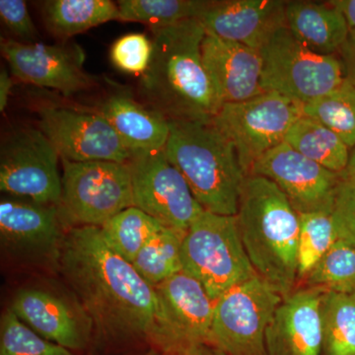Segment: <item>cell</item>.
Instances as JSON below:
<instances>
[{"mask_svg": "<svg viewBox=\"0 0 355 355\" xmlns=\"http://www.w3.org/2000/svg\"><path fill=\"white\" fill-rule=\"evenodd\" d=\"M0 17L9 32L22 43H37L39 33L24 0H0Z\"/></svg>", "mask_w": 355, "mask_h": 355, "instance_id": "obj_35", "label": "cell"}, {"mask_svg": "<svg viewBox=\"0 0 355 355\" xmlns=\"http://www.w3.org/2000/svg\"><path fill=\"white\" fill-rule=\"evenodd\" d=\"M323 355H355V295L322 291Z\"/></svg>", "mask_w": 355, "mask_h": 355, "instance_id": "obj_25", "label": "cell"}, {"mask_svg": "<svg viewBox=\"0 0 355 355\" xmlns=\"http://www.w3.org/2000/svg\"><path fill=\"white\" fill-rule=\"evenodd\" d=\"M13 85V76L9 74L6 69H1L0 72V112L1 113L6 111Z\"/></svg>", "mask_w": 355, "mask_h": 355, "instance_id": "obj_38", "label": "cell"}, {"mask_svg": "<svg viewBox=\"0 0 355 355\" xmlns=\"http://www.w3.org/2000/svg\"><path fill=\"white\" fill-rule=\"evenodd\" d=\"M294 150L331 172L343 174L349 161V147L338 135L319 121L303 116L294 123L286 137Z\"/></svg>", "mask_w": 355, "mask_h": 355, "instance_id": "obj_24", "label": "cell"}, {"mask_svg": "<svg viewBox=\"0 0 355 355\" xmlns=\"http://www.w3.org/2000/svg\"><path fill=\"white\" fill-rule=\"evenodd\" d=\"M202 53L222 105L247 101L265 92L261 84L260 51L207 35Z\"/></svg>", "mask_w": 355, "mask_h": 355, "instance_id": "obj_19", "label": "cell"}, {"mask_svg": "<svg viewBox=\"0 0 355 355\" xmlns=\"http://www.w3.org/2000/svg\"><path fill=\"white\" fill-rule=\"evenodd\" d=\"M328 2L342 14L349 31L355 30V0H331Z\"/></svg>", "mask_w": 355, "mask_h": 355, "instance_id": "obj_37", "label": "cell"}, {"mask_svg": "<svg viewBox=\"0 0 355 355\" xmlns=\"http://www.w3.org/2000/svg\"><path fill=\"white\" fill-rule=\"evenodd\" d=\"M67 232L58 205L17 197L0 202L2 248L20 260L58 270Z\"/></svg>", "mask_w": 355, "mask_h": 355, "instance_id": "obj_13", "label": "cell"}, {"mask_svg": "<svg viewBox=\"0 0 355 355\" xmlns=\"http://www.w3.org/2000/svg\"><path fill=\"white\" fill-rule=\"evenodd\" d=\"M306 279L320 291L355 295V248L338 240Z\"/></svg>", "mask_w": 355, "mask_h": 355, "instance_id": "obj_31", "label": "cell"}, {"mask_svg": "<svg viewBox=\"0 0 355 355\" xmlns=\"http://www.w3.org/2000/svg\"><path fill=\"white\" fill-rule=\"evenodd\" d=\"M144 355H167V354H163V352H159V350H157V349H149L148 350H147L146 354H144Z\"/></svg>", "mask_w": 355, "mask_h": 355, "instance_id": "obj_41", "label": "cell"}, {"mask_svg": "<svg viewBox=\"0 0 355 355\" xmlns=\"http://www.w3.org/2000/svg\"><path fill=\"white\" fill-rule=\"evenodd\" d=\"M153 32V55L139 80L144 104L168 121H211L222 103L203 64L202 23L191 18Z\"/></svg>", "mask_w": 355, "mask_h": 355, "instance_id": "obj_2", "label": "cell"}, {"mask_svg": "<svg viewBox=\"0 0 355 355\" xmlns=\"http://www.w3.org/2000/svg\"><path fill=\"white\" fill-rule=\"evenodd\" d=\"M41 12L46 29L60 39L121 20L118 4L111 0H48L42 3Z\"/></svg>", "mask_w": 355, "mask_h": 355, "instance_id": "obj_23", "label": "cell"}, {"mask_svg": "<svg viewBox=\"0 0 355 355\" xmlns=\"http://www.w3.org/2000/svg\"><path fill=\"white\" fill-rule=\"evenodd\" d=\"M132 177L133 207L166 227L187 232L205 211L181 172L162 150L132 154L127 163Z\"/></svg>", "mask_w": 355, "mask_h": 355, "instance_id": "obj_11", "label": "cell"}, {"mask_svg": "<svg viewBox=\"0 0 355 355\" xmlns=\"http://www.w3.org/2000/svg\"><path fill=\"white\" fill-rule=\"evenodd\" d=\"M261 88L305 105L328 94L345 80L340 58L314 53L287 27L261 49Z\"/></svg>", "mask_w": 355, "mask_h": 355, "instance_id": "obj_7", "label": "cell"}, {"mask_svg": "<svg viewBox=\"0 0 355 355\" xmlns=\"http://www.w3.org/2000/svg\"><path fill=\"white\" fill-rule=\"evenodd\" d=\"M345 173H347V175H350V176L355 177V146L354 147V150L350 153L349 165H347V170H345Z\"/></svg>", "mask_w": 355, "mask_h": 355, "instance_id": "obj_40", "label": "cell"}, {"mask_svg": "<svg viewBox=\"0 0 355 355\" xmlns=\"http://www.w3.org/2000/svg\"><path fill=\"white\" fill-rule=\"evenodd\" d=\"M286 2L207 0L198 19L207 36L236 42L260 51L275 32L286 27Z\"/></svg>", "mask_w": 355, "mask_h": 355, "instance_id": "obj_17", "label": "cell"}, {"mask_svg": "<svg viewBox=\"0 0 355 355\" xmlns=\"http://www.w3.org/2000/svg\"><path fill=\"white\" fill-rule=\"evenodd\" d=\"M60 161L57 149L40 128L14 130L0 146V191L58 205L62 191Z\"/></svg>", "mask_w": 355, "mask_h": 355, "instance_id": "obj_10", "label": "cell"}, {"mask_svg": "<svg viewBox=\"0 0 355 355\" xmlns=\"http://www.w3.org/2000/svg\"><path fill=\"white\" fill-rule=\"evenodd\" d=\"M190 355H227L210 345H202L193 349Z\"/></svg>", "mask_w": 355, "mask_h": 355, "instance_id": "obj_39", "label": "cell"}, {"mask_svg": "<svg viewBox=\"0 0 355 355\" xmlns=\"http://www.w3.org/2000/svg\"><path fill=\"white\" fill-rule=\"evenodd\" d=\"M303 113L330 128L347 146H355V86L347 79L328 94L305 104Z\"/></svg>", "mask_w": 355, "mask_h": 355, "instance_id": "obj_28", "label": "cell"}, {"mask_svg": "<svg viewBox=\"0 0 355 355\" xmlns=\"http://www.w3.org/2000/svg\"><path fill=\"white\" fill-rule=\"evenodd\" d=\"M10 308L38 335L72 352L90 345L94 326L76 297L42 287H27L15 294Z\"/></svg>", "mask_w": 355, "mask_h": 355, "instance_id": "obj_16", "label": "cell"}, {"mask_svg": "<svg viewBox=\"0 0 355 355\" xmlns=\"http://www.w3.org/2000/svg\"><path fill=\"white\" fill-rule=\"evenodd\" d=\"M121 21L139 22L153 30L198 18L205 0H120Z\"/></svg>", "mask_w": 355, "mask_h": 355, "instance_id": "obj_29", "label": "cell"}, {"mask_svg": "<svg viewBox=\"0 0 355 355\" xmlns=\"http://www.w3.org/2000/svg\"><path fill=\"white\" fill-rule=\"evenodd\" d=\"M165 227L157 219L132 207L116 214L100 229L105 242L114 253L132 263L147 242Z\"/></svg>", "mask_w": 355, "mask_h": 355, "instance_id": "obj_26", "label": "cell"}, {"mask_svg": "<svg viewBox=\"0 0 355 355\" xmlns=\"http://www.w3.org/2000/svg\"><path fill=\"white\" fill-rule=\"evenodd\" d=\"M0 355H74L38 335L8 308L0 323Z\"/></svg>", "mask_w": 355, "mask_h": 355, "instance_id": "obj_32", "label": "cell"}, {"mask_svg": "<svg viewBox=\"0 0 355 355\" xmlns=\"http://www.w3.org/2000/svg\"><path fill=\"white\" fill-rule=\"evenodd\" d=\"M182 263L184 272L202 284L214 302L258 275L243 246L236 217L207 210L184 235Z\"/></svg>", "mask_w": 355, "mask_h": 355, "instance_id": "obj_5", "label": "cell"}, {"mask_svg": "<svg viewBox=\"0 0 355 355\" xmlns=\"http://www.w3.org/2000/svg\"><path fill=\"white\" fill-rule=\"evenodd\" d=\"M282 300L259 275L233 287L216 302L209 345L227 355H268L266 331Z\"/></svg>", "mask_w": 355, "mask_h": 355, "instance_id": "obj_9", "label": "cell"}, {"mask_svg": "<svg viewBox=\"0 0 355 355\" xmlns=\"http://www.w3.org/2000/svg\"><path fill=\"white\" fill-rule=\"evenodd\" d=\"M345 79L355 86V30L349 31L347 41L340 51Z\"/></svg>", "mask_w": 355, "mask_h": 355, "instance_id": "obj_36", "label": "cell"}, {"mask_svg": "<svg viewBox=\"0 0 355 355\" xmlns=\"http://www.w3.org/2000/svg\"><path fill=\"white\" fill-rule=\"evenodd\" d=\"M155 287L171 318L184 355L209 345L216 302L202 284L183 270Z\"/></svg>", "mask_w": 355, "mask_h": 355, "instance_id": "obj_20", "label": "cell"}, {"mask_svg": "<svg viewBox=\"0 0 355 355\" xmlns=\"http://www.w3.org/2000/svg\"><path fill=\"white\" fill-rule=\"evenodd\" d=\"M165 153L207 211L235 216L246 174L232 142L211 121H169Z\"/></svg>", "mask_w": 355, "mask_h": 355, "instance_id": "obj_4", "label": "cell"}, {"mask_svg": "<svg viewBox=\"0 0 355 355\" xmlns=\"http://www.w3.org/2000/svg\"><path fill=\"white\" fill-rule=\"evenodd\" d=\"M322 291L306 287L284 298L266 331L268 355H323Z\"/></svg>", "mask_w": 355, "mask_h": 355, "instance_id": "obj_18", "label": "cell"}, {"mask_svg": "<svg viewBox=\"0 0 355 355\" xmlns=\"http://www.w3.org/2000/svg\"><path fill=\"white\" fill-rule=\"evenodd\" d=\"M249 175L273 182L299 214L331 212L342 176L305 157L286 141L257 161Z\"/></svg>", "mask_w": 355, "mask_h": 355, "instance_id": "obj_15", "label": "cell"}, {"mask_svg": "<svg viewBox=\"0 0 355 355\" xmlns=\"http://www.w3.org/2000/svg\"><path fill=\"white\" fill-rule=\"evenodd\" d=\"M331 214L338 240L355 248V177L343 173Z\"/></svg>", "mask_w": 355, "mask_h": 355, "instance_id": "obj_34", "label": "cell"}, {"mask_svg": "<svg viewBox=\"0 0 355 355\" xmlns=\"http://www.w3.org/2000/svg\"><path fill=\"white\" fill-rule=\"evenodd\" d=\"M119 139L132 154L162 150L170 135V121L135 100L125 89L110 93L98 108Z\"/></svg>", "mask_w": 355, "mask_h": 355, "instance_id": "obj_21", "label": "cell"}, {"mask_svg": "<svg viewBox=\"0 0 355 355\" xmlns=\"http://www.w3.org/2000/svg\"><path fill=\"white\" fill-rule=\"evenodd\" d=\"M300 103L275 92L223 104L212 123L235 147L245 174L265 154L286 141L289 130L304 116Z\"/></svg>", "mask_w": 355, "mask_h": 355, "instance_id": "obj_8", "label": "cell"}, {"mask_svg": "<svg viewBox=\"0 0 355 355\" xmlns=\"http://www.w3.org/2000/svg\"><path fill=\"white\" fill-rule=\"evenodd\" d=\"M151 55L153 42L140 33H132L116 40L110 53L112 62L116 69L140 76L148 67Z\"/></svg>", "mask_w": 355, "mask_h": 355, "instance_id": "obj_33", "label": "cell"}, {"mask_svg": "<svg viewBox=\"0 0 355 355\" xmlns=\"http://www.w3.org/2000/svg\"><path fill=\"white\" fill-rule=\"evenodd\" d=\"M38 116L40 130L62 159L128 163L132 157L108 121L96 109L44 104L40 107Z\"/></svg>", "mask_w": 355, "mask_h": 355, "instance_id": "obj_12", "label": "cell"}, {"mask_svg": "<svg viewBox=\"0 0 355 355\" xmlns=\"http://www.w3.org/2000/svg\"><path fill=\"white\" fill-rule=\"evenodd\" d=\"M245 251L257 273L282 297L298 279L299 214L270 180L248 175L235 216Z\"/></svg>", "mask_w": 355, "mask_h": 355, "instance_id": "obj_3", "label": "cell"}, {"mask_svg": "<svg viewBox=\"0 0 355 355\" xmlns=\"http://www.w3.org/2000/svg\"><path fill=\"white\" fill-rule=\"evenodd\" d=\"M286 21L291 34L319 55H335L349 34L347 21L329 2L287 1Z\"/></svg>", "mask_w": 355, "mask_h": 355, "instance_id": "obj_22", "label": "cell"}, {"mask_svg": "<svg viewBox=\"0 0 355 355\" xmlns=\"http://www.w3.org/2000/svg\"><path fill=\"white\" fill-rule=\"evenodd\" d=\"M186 233L165 227L142 248L132 266L149 284L157 286L183 270L182 244Z\"/></svg>", "mask_w": 355, "mask_h": 355, "instance_id": "obj_27", "label": "cell"}, {"mask_svg": "<svg viewBox=\"0 0 355 355\" xmlns=\"http://www.w3.org/2000/svg\"><path fill=\"white\" fill-rule=\"evenodd\" d=\"M62 165V198L58 211L67 230L101 227L123 210L133 207L132 177L127 163L113 161L72 162Z\"/></svg>", "mask_w": 355, "mask_h": 355, "instance_id": "obj_6", "label": "cell"}, {"mask_svg": "<svg viewBox=\"0 0 355 355\" xmlns=\"http://www.w3.org/2000/svg\"><path fill=\"white\" fill-rule=\"evenodd\" d=\"M298 279H304L338 241L331 212L299 214Z\"/></svg>", "mask_w": 355, "mask_h": 355, "instance_id": "obj_30", "label": "cell"}, {"mask_svg": "<svg viewBox=\"0 0 355 355\" xmlns=\"http://www.w3.org/2000/svg\"><path fill=\"white\" fill-rule=\"evenodd\" d=\"M58 270L92 320L98 338L146 343L167 355H184L157 289L114 253L100 227L67 230Z\"/></svg>", "mask_w": 355, "mask_h": 355, "instance_id": "obj_1", "label": "cell"}, {"mask_svg": "<svg viewBox=\"0 0 355 355\" xmlns=\"http://www.w3.org/2000/svg\"><path fill=\"white\" fill-rule=\"evenodd\" d=\"M1 51L14 78L58 91L65 97L88 90L94 81L84 70V53L76 44L22 43L2 39Z\"/></svg>", "mask_w": 355, "mask_h": 355, "instance_id": "obj_14", "label": "cell"}]
</instances>
